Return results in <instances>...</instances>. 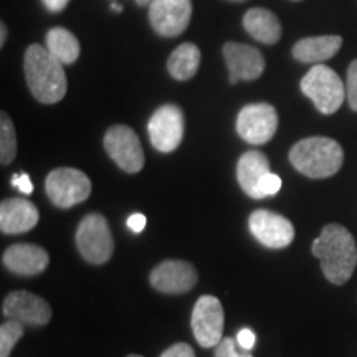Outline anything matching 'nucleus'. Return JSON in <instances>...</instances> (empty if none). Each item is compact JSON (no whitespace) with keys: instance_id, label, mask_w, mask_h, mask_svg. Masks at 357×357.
<instances>
[{"instance_id":"obj_10","label":"nucleus","mask_w":357,"mask_h":357,"mask_svg":"<svg viewBox=\"0 0 357 357\" xmlns=\"http://www.w3.org/2000/svg\"><path fill=\"white\" fill-rule=\"evenodd\" d=\"M223 307L218 298L204 294L195 303L192 311V331L202 347L218 346L223 333Z\"/></svg>"},{"instance_id":"obj_12","label":"nucleus","mask_w":357,"mask_h":357,"mask_svg":"<svg viewBox=\"0 0 357 357\" xmlns=\"http://www.w3.org/2000/svg\"><path fill=\"white\" fill-rule=\"evenodd\" d=\"M192 17L190 0H153L149 22L160 37H177L189 26Z\"/></svg>"},{"instance_id":"obj_21","label":"nucleus","mask_w":357,"mask_h":357,"mask_svg":"<svg viewBox=\"0 0 357 357\" xmlns=\"http://www.w3.org/2000/svg\"><path fill=\"white\" fill-rule=\"evenodd\" d=\"M200 66V50L194 43H182L171 53L167 60V70L172 78L187 82L195 77Z\"/></svg>"},{"instance_id":"obj_19","label":"nucleus","mask_w":357,"mask_h":357,"mask_svg":"<svg viewBox=\"0 0 357 357\" xmlns=\"http://www.w3.org/2000/svg\"><path fill=\"white\" fill-rule=\"evenodd\" d=\"M270 172V162L260 151H248L236 164V181L248 197L258 199V184Z\"/></svg>"},{"instance_id":"obj_20","label":"nucleus","mask_w":357,"mask_h":357,"mask_svg":"<svg viewBox=\"0 0 357 357\" xmlns=\"http://www.w3.org/2000/svg\"><path fill=\"white\" fill-rule=\"evenodd\" d=\"M243 26L253 38L265 45H275L281 38L278 17L266 8H250L243 17Z\"/></svg>"},{"instance_id":"obj_26","label":"nucleus","mask_w":357,"mask_h":357,"mask_svg":"<svg viewBox=\"0 0 357 357\" xmlns=\"http://www.w3.org/2000/svg\"><path fill=\"white\" fill-rule=\"evenodd\" d=\"M346 98L349 101L351 109L357 111V60L352 61L347 68V82H346Z\"/></svg>"},{"instance_id":"obj_23","label":"nucleus","mask_w":357,"mask_h":357,"mask_svg":"<svg viewBox=\"0 0 357 357\" xmlns=\"http://www.w3.org/2000/svg\"><path fill=\"white\" fill-rule=\"evenodd\" d=\"M0 162L8 166L17 155V136L12 119L6 113L0 114Z\"/></svg>"},{"instance_id":"obj_36","label":"nucleus","mask_w":357,"mask_h":357,"mask_svg":"<svg viewBox=\"0 0 357 357\" xmlns=\"http://www.w3.org/2000/svg\"><path fill=\"white\" fill-rule=\"evenodd\" d=\"M128 357H142V356H139V354H131V356H128Z\"/></svg>"},{"instance_id":"obj_35","label":"nucleus","mask_w":357,"mask_h":357,"mask_svg":"<svg viewBox=\"0 0 357 357\" xmlns=\"http://www.w3.org/2000/svg\"><path fill=\"white\" fill-rule=\"evenodd\" d=\"M111 10H114V12H121V10H123V7H121V6H118V3H111Z\"/></svg>"},{"instance_id":"obj_37","label":"nucleus","mask_w":357,"mask_h":357,"mask_svg":"<svg viewBox=\"0 0 357 357\" xmlns=\"http://www.w3.org/2000/svg\"><path fill=\"white\" fill-rule=\"evenodd\" d=\"M231 2H245V0H231Z\"/></svg>"},{"instance_id":"obj_1","label":"nucleus","mask_w":357,"mask_h":357,"mask_svg":"<svg viewBox=\"0 0 357 357\" xmlns=\"http://www.w3.org/2000/svg\"><path fill=\"white\" fill-rule=\"evenodd\" d=\"M312 255L319 258L321 270L333 284H344L354 273L357 250L354 236L339 223H328L321 230L311 248Z\"/></svg>"},{"instance_id":"obj_24","label":"nucleus","mask_w":357,"mask_h":357,"mask_svg":"<svg viewBox=\"0 0 357 357\" xmlns=\"http://www.w3.org/2000/svg\"><path fill=\"white\" fill-rule=\"evenodd\" d=\"M24 336V323L8 319L0 328V357H8L17 341Z\"/></svg>"},{"instance_id":"obj_13","label":"nucleus","mask_w":357,"mask_h":357,"mask_svg":"<svg viewBox=\"0 0 357 357\" xmlns=\"http://www.w3.org/2000/svg\"><path fill=\"white\" fill-rule=\"evenodd\" d=\"M222 52L229 66V79L231 84L238 83L240 79L253 82L265 71V58L255 47L229 42L223 45Z\"/></svg>"},{"instance_id":"obj_11","label":"nucleus","mask_w":357,"mask_h":357,"mask_svg":"<svg viewBox=\"0 0 357 357\" xmlns=\"http://www.w3.org/2000/svg\"><path fill=\"white\" fill-rule=\"evenodd\" d=\"M248 229L258 242L265 245L266 248H284L294 238L293 223L287 217L271 211H265V208L252 212L248 218Z\"/></svg>"},{"instance_id":"obj_2","label":"nucleus","mask_w":357,"mask_h":357,"mask_svg":"<svg viewBox=\"0 0 357 357\" xmlns=\"http://www.w3.org/2000/svg\"><path fill=\"white\" fill-rule=\"evenodd\" d=\"M26 84L33 98L43 105H55L66 95L68 83L63 63L42 45H30L24 56Z\"/></svg>"},{"instance_id":"obj_22","label":"nucleus","mask_w":357,"mask_h":357,"mask_svg":"<svg viewBox=\"0 0 357 357\" xmlns=\"http://www.w3.org/2000/svg\"><path fill=\"white\" fill-rule=\"evenodd\" d=\"M45 42H47V50L63 65H73L82 52L78 38L63 26H55V29L48 30Z\"/></svg>"},{"instance_id":"obj_25","label":"nucleus","mask_w":357,"mask_h":357,"mask_svg":"<svg viewBox=\"0 0 357 357\" xmlns=\"http://www.w3.org/2000/svg\"><path fill=\"white\" fill-rule=\"evenodd\" d=\"M281 189V178L273 172H268L261 177L260 184H258V199L273 197Z\"/></svg>"},{"instance_id":"obj_4","label":"nucleus","mask_w":357,"mask_h":357,"mask_svg":"<svg viewBox=\"0 0 357 357\" xmlns=\"http://www.w3.org/2000/svg\"><path fill=\"white\" fill-rule=\"evenodd\" d=\"M301 91L314 102L319 113L333 114L341 108L346 86L339 75L326 65H314L301 79Z\"/></svg>"},{"instance_id":"obj_14","label":"nucleus","mask_w":357,"mask_h":357,"mask_svg":"<svg viewBox=\"0 0 357 357\" xmlns=\"http://www.w3.org/2000/svg\"><path fill=\"white\" fill-rule=\"evenodd\" d=\"M2 312L7 318L30 326H43L52 318L50 305L43 298L24 291V289L7 294L2 305Z\"/></svg>"},{"instance_id":"obj_34","label":"nucleus","mask_w":357,"mask_h":357,"mask_svg":"<svg viewBox=\"0 0 357 357\" xmlns=\"http://www.w3.org/2000/svg\"><path fill=\"white\" fill-rule=\"evenodd\" d=\"M151 2H153V0H136L137 6H141V7H144V6H151Z\"/></svg>"},{"instance_id":"obj_31","label":"nucleus","mask_w":357,"mask_h":357,"mask_svg":"<svg viewBox=\"0 0 357 357\" xmlns=\"http://www.w3.org/2000/svg\"><path fill=\"white\" fill-rule=\"evenodd\" d=\"M128 227L129 230L134 231V234H141L146 227V217L142 215V213H132V215L128 218Z\"/></svg>"},{"instance_id":"obj_29","label":"nucleus","mask_w":357,"mask_h":357,"mask_svg":"<svg viewBox=\"0 0 357 357\" xmlns=\"http://www.w3.org/2000/svg\"><path fill=\"white\" fill-rule=\"evenodd\" d=\"M12 185L17 187L22 194L25 195H30L33 192V184L32 181H30L29 174L22 172V174H13L12 176Z\"/></svg>"},{"instance_id":"obj_33","label":"nucleus","mask_w":357,"mask_h":357,"mask_svg":"<svg viewBox=\"0 0 357 357\" xmlns=\"http://www.w3.org/2000/svg\"><path fill=\"white\" fill-rule=\"evenodd\" d=\"M6 38H7V26L6 24H0V47H3Z\"/></svg>"},{"instance_id":"obj_17","label":"nucleus","mask_w":357,"mask_h":357,"mask_svg":"<svg viewBox=\"0 0 357 357\" xmlns=\"http://www.w3.org/2000/svg\"><path fill=\"white\" fill-rule=\"evenodd\" d=\"M38 208L26 199H7L0 204V230L6 235L25 234L38 223Z\"/></svg>"},{"instance_id":"obj_3","label":"nucleus","mask_w":357,"mask_h":357,"mask_svg":"<svg viewBox=\"0 0 357 357\" xmlns=\"http://www.w3.org/2000/svg\"><path fill=\"white\" fill-rule=\"evenodd\" d=\"M289 162L298 172L311 178H326L336 174L344 162L339 142L329 137H306L289 151Z\"/></svg>"},{"instance_id":"obj_28","label":"nucleus","mask_w":357,"mask_h":357,"mask_svg":"<svg viewBox=\"0 0 357 357\" xmlns=\"http://www.w3.org/2000/svg\"><path fill=\"white\" fill-rule=\"evenodd\" d=\"M160 357H195L194 349L185 342H177L160 354Z\"/></svg>"},{"instance_id":"obj_16","label":"nucleus","mask_w":357,"mask_h":357,"mask_svg":"<svg viewBox=\"0 0 357 357\" xmlns=\"http://www.w3.org/2000/svg\"><path fill=\"white\" fill-rule=\"evenodd\" d=\"M50 257L42 247L32 243H17L8 247L2 255V263L12 273L35 276L45 271Z\"/></svg>"},{"instance_id":"obj_18","label":"nucleus","mask_w":357,"mask_h":357,"mask_svg":"<svg viewBox=\"0 0 357 357\" xmlns=\"http://www.w3.org/2000/svg\"><path fill=\"white\" fill-rule=\"evenodd\" d=\"M342 38L339 35L307 37L294 43L293 56L301 63H323L339 52Z\"/></svg>"},{"instance_id":"obj_30","label":"nucleus","mask_w":357,"mask_h":357,"mask_svg":"<svg viewBox=\"0 0 357 357\" xmlns=\"http://www.w3.org/2000/svg\"><path fill=\"white\" fill-rule=\"evenodd\" d=\"M236 342H238V346L242 347L243 351H252L253 346H255V342H257L255 333L248 328L240 329L238 334H236Z\"/></svg>"},{"instance_id":"obj_5","label":"nucleus","mask_w":357,"mask_h":357,"mask_svg":"<svg viewBox=\"0 0 357 357\" xmlns=\"http://www.w3.org/2000/svg\"><path fill=\"white\" fill-rule=\"evenodd\" d=\"M75 240L82 257L91 265H105L113 255V235L108 220L100 213H89L79 222Z\"/></svg>"},{"instance_id":"obj_27","label":"nucleus","mask_w":357,"mask_h":357,"mask_svg":"<svg viewBox=\"0 0 357 357\" xmlns=\"http://www.w3.org/2000/svg\"><path fill=\"white\" fill-rule=\"evenodd\" d=\"M215 357H253L248 351L238 352L235 341L231 337H223L215 349Z\"/></svg>"},{"instance_id":"obj_7","label":"nucleus","mask_w":357,"mask_h":357,"mask_svg":"<svg viewBox=\"0 0 357 357\" xmlns=\"http://www.w3.org/2000/svg\"><path fill=\"white\" fill-rule=\"evenodd\" d=\"M278 129V114L268 102H255L242 108L236 118V132L245 142L253 146L266 144Z\"/></svg>"},{"instance_id":"obj_15","label":"nucleus","mask_w":357,"mask_h":357,"mask_svg":"<svg viewBox=\"0 0 357 357\" xmlns=\"http://www.w3.org/2000/svg\"><path fill=\"white\" fill-rule=\"evenodd\" d=\"M151 284L158 291L181 294L190 291L197 283V271L190 263L182 260L162 261L151 271Z\"/></svg>"},{"instance_id":"obj_32","label":"nucleus","mask_w":357,"mask_h":357,"mask_svg":"<svg viewBox=\"0 0 357 357\" xmlns=\"http://www.w3.org/2000/svg\"><path fill=\"white\" fill-rule=\"evenodd\" d=\"M42 2L50 12H61L66 6H68L70 0H42Z\"/></svg>"},{"instance_id":"obj_9","label":"nucleus","mask_w":357,"mask_h":357,"mask_svg":"<svg viewBox=\"0 0 357 357\" xmlns=\"http://www.w3.org/2000/svg\"><path fill=\"white\" fill-rule=\"evenodd\" d=\"M149 139L159 153H172L182 142L184 136V114L176 105H164L151 116Z\"/></svg>"},{"instance_id":"obj_8","label":"nucleus","mask_w":357,"mask_h":357,"mask_svg":"<svg viewBox=\"0 0 357 357\" xmlns=\"http://www.w3.org/2000/svg\"><path fill=\"white\" fill-rule=\"evenodd\" d=\"M102 144L116 166L123 169L124 172L136 174L144 167V151H142L139 137L131 128L121 126V124L109 128L105 134Z\"/></svg>"},{"instance_id":"obj_6","label":"nucleus","mask_w":357,"mask_h":357,"mask_svg":"<svg viewBox=\"0 0 357 357\" xmlns=\"http://www.w3.org/2000/svg\"><path fill=\"white\" fill-rule=\"evenodd\" d=\"M45 192L53 205L70 208L82 204L91 194V181L86 174L73 167H60L45 178Z\"/></svg>"}]
</instances>
